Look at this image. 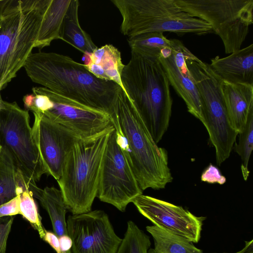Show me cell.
I'll list each match as a JSON object with an SVG mask.
<instances>
[{"mask_svg": "<svg viewBox=\"0 0 253 253\" xmlns=\"http://www.w3.org/2000/svg\"><path fill=\"white\" fill-rule=\"evenodd\" d=\"M4 4V0H0V21L1 17V12Z\"/></svg>", "mask_w": 253, "mask_h": 253, "instance_id": "obj_35", "label": "cell"}, {"mask_svg": "<svg viewBox=\"0 0 253 253\" xmlns=\"http://www.w3.org/2000/svg\"><path fill=\"white\" fill-rule=\"evenodd\" d=\"M20 214V194L0 205V218Z\"/></svg>", "mask_w": 253, "mask_h": 253, "instance_id": "obj_29", "label": "cell"}, {"mask_svg": "<svg viewBox=\"0 0 253 253\" xmlns=\"http://www.w3.org/2000/svg\"><path fill=\"white\" fill-rule=\"evenodd\" d=\"M83 60L85 68L96 78L113 82L123 88L121 77L125 65L117 47L108 44L97 47L84 54Z\"/></svg>", "mask_w": 253, "mask_h": 253, "instance_id": "obj_17", "label": "cell"}, {"mask_svg": "<svg viewBox=\"0 0 253 253\" xmlns=\"http://www.w3.org/2000/svg\"><path fill=\"white\" fill-rule=\"evenodd\" d=\"M23 67L33 82L109 115L121 87L113 82L96 78L84 64L57 53L32 52Z\"/></svg>", "mask_w": 253, "mask_h": 253, "instance_id": "obj_1", "label": "cell"}, {"mask_svg": "<svg viewBox=\"0 0 253 253\" xmlns=\"http://www.w3.org/2000/svg\"><path fill=\"white\" fill-rule=\"evenodd\" d=\"M117 142L141 189L165 188L172 181L167 150L158 146L125 90L121 87L110 115Z\"/></svg>", "mask_w": 253, "mask_h": 253, "instance_id": "obj_2", "label": "cell"}, {"mask_svg": "<svg viewBox=\"0 0 253 253\" xmlns=\"http://www.w3.org/2000/svg\"><path fill=\"white\" fill-rule=\"evenodd\" d=\"M236 253H253V240L246 242L244 248Z\"/></svg>", "mask_w": 253, "mask_h": 253, "instance_id": "obj_33", "label": "cell"}, {"mask_svg": "<svg viewBox=\"0 0 253 253\" xmlns=\"http://www.w3.org/2000/svg\"><path fill=\"white\" fill-rule=\"evenodd\" d=\"M29 190L48 214L54 233L58 237L68 235L65 218L68 210L60 189L54 187L42 189L33 183L29 185Z\"/></svg>", "mask_w": 253, "mask_h": 253, "instance_id": "obj_19", "label": "cell"}, {"mask_svg": "<svg viewBox=\"0 0 253 253\" xmlns=\"http://www.w3.org/2000/svg\"><path fill=\"white\" fill-rule=\"evenodd\" d=\"M71 0H51L43 17L34 48L49 46L55 40L62 39L64 20Z\"/></svg>", "mask_w": 253, "mask_h": 253, "instance_id": "obj_20", "label": "cell"}, {"mask_svg": "<svg viewBox=\"0 0 253 253\" xmlns=\"http://www.w3.org/2000/svg\"><path fill=\"white\" fill-rule=\"evenodd\" d=\"M1 89L0 88V111L3 109L4 107H5V101H3L2 99V98H1V93H0V91H1Z\"/></svg>", "mask_w": 253, "mask_h": 253, "instance_id": "obj_34", "label": "cell"}, {"mask_svg": "<svg viewBox=\"0 0 253 253\" xmlns=\"http://www.w3.org/2000/svg\"><path fill=\"white\" fill-rule=\"evenodd\" d=\"M42 239L49 244L57 253H61L59 237L54 233L45 229V235Z\"/></svg>", "mask_w": 253, "mask_h": 253, "instance_id": "obj_31", "label": "cell"}, {"mask_svg": "<svg viewBox=\"0 0 253 253\" xmlns=\"http://www.w3.org/2000/svg\"><path fill=\"white\" fill-rule=\"evenodd\" d=\"M13 218L6 222L0 221V253H6L7 243L11 231Z\"/></svg>", "mask_w": 253, "mask_h": 253, "instance_id": "obj_30", "label": "cell"}, {"mask_svg": "<svg viewBox=\"0 0 253 253\" xmlns=\"http://www.w3.org/2000/svg\"><path fill=\"white\" fill-rule=\"evenodd\" d=\"M120 11L121 32L128 38L141 34L172 32L205 35L213 32L207 22L182 10L175 0H112Z\"/></svg>", "mask_w": 253, "mask_h": 253, "instance_id": "obj_6", "label": "cell"}, {"mask_svg": "<svg viewBox=\"0 0 253 253\" xmlns=\"http://www.w3.org/2000/svg\"><path fill=\"white\" fill-rule=\"evenodd\" d=\"M180 8L209 23L226 54L241 48L253 23V0H175Z\"/></svg>", "mask_w": 253, "mask_h": 253, "instance_id": "obj_8", "label": "cell"}, {"mask_svg": "<svg viewBox=\"0 0 253 253\" xmlns=\"http://www.w3.org/2000/svg\"><path fill=\"white\" fill-rule=\"evenodd\" d=\"M1 149H2V146H1V144H0V152L1 151Z\"/></svg>", "mask_w": 253, "mask_h": 253, "instance_id": "obj_36", "label": "cell"}, {"mask_svg": "<svg viewBox=\"0 0 253 253\" xmlns=\"http://www.w3.org/2000/svg\"><path fill=\"white\" fill-rule=\"evenodd\" d=\"M51 0H4L0 21V88L16 77L36 42Z\"/></svg>", "mask_w": 253, "mask_h": 253, "instance_id": "obj_4", "label": "cell"}, {"mask_svg": "<svg viewBox=\"0 0 253 253\" xmlns=\"http://www.w3.org/2000/svg\"><path fill=\"white\" fill-rule=\"evenodd\" d=\"M222 90L230 123L239 133L243 130L250 113L253 112V85L222 81Z\"/></svg>", "mask_w": 253, "mask_h": 253, "instance_id": "obj_18", "label": "cell"}, {"mask_svg": "<svg viewBox=\"0 0 253 253\" xmlns=\"http://www.w3.org/2000/svg\"><path fill=\"white\" fill-rule=\"evenodd\" d=\"M238 135L239 141L235 150L241 158V171L246 181L250 174L249 162L253 149V112L250 113L243 130Z\"/></svg>", "mask_w": 253, "mask_h": 253, "instance_id": "obj_26", "label": "cell"}, {"mask_svg": "<svg viewBox=\"0 0 253 253\" xmlns=\"http://www.w3.org/2000/svg\"><path fill=\"white\" fill-rule=\"evenodd\" d=\"M33 114V139L46 174L57 181L61 177L67 155L75 142L81 138L43 114Z\"/></svg>", "mask_w": 253, "mask_h": 253, "instance_id": "obj_14", "label": "cell"}, {"mask_svg": "<svg viewBox=\"0 0 253 253\" xmlns=\"http://www.w3.org/2000/svg\"><path fill=\"white\" fill-rule=\"evenodd\" d=\"M0 111V142L29 183L39 181L46 171L33 137L28 111L16 102L5 101Z\"/></svg>", "mask_w": 253, "mask_h": 253, "instance_id": "obj_9", "label": "cell"}, {"mask_svg": "<svg viewBox=\"0 0 253 253\" xmlns=\"http://www.w3.org/2000/svg\"><path fill=\"white\" fill-rule=\"evenodd\" d=\"M185 62L199 94L202 123L215 148L216 163L220 166L229 157L239 133L230 123L222 90V80L209 64L188 49L185 50Z\"/></svg>", "mask_w": 253, "mask_h": 253, "instance_id": "obj_7", "label": "cell"}, {"mask_svg": "<svg viewBox=\"0 0 253 253\" xmlns=\"http://www.w3.org/2000/svg\"><path fill=\"white\" fill-rule=\"evenodd\" d=\"M60 250L61 252L71 253L70 252L72 247V241L68 235H64L59 237Z\"/></svg>", "mask_w": 253, "mask_h": 253, "instance_id": "obj_32", "label": "cell"}, {"mask_svg": "<svg viewBox=\"0 0 253 253\" xmlns=\"http://www.w3.org/2000/svg\"><path fill=\"white\" fill-rule=\"evenodd\" d=\"M121 79L123 89L158 143L168 129L172 104L170 84L158 59L131 50Z\"/></svg>", "mask_w": 253, "mask_h": 253, "instance_id": "obj_3", "label": "cell"}, {"mask_svg": "<svg viewBox=\"0 0 253 253\" xmlns=\"http://www.w3.org/2000/svg\"><path fill=\"white\" fill-rule=\"evenodd\" d=\"M172 41L171 46L161 51L158 60L169 84L184 100L188 111L202 122L201 104L198 88L186 64V47L177 40Z\"/></svg>", "mask_w": 253, "mask_h": 253, "instance_id": "obj_15", "label": "cell"}, {"mask_svg": "<svg viewBox=\"0 0 253 253\" xmlns=\"http://www.w3.org/2000/svg\"><path fill=\"white\" fill-rule=\"evenodd\" d=\"M132 203L154 225L197 243L206 217L196 216L181 206L140 194Z\"/></svg>", "mask_w": 253, "mask_h": 253, "instance_id": "obj_13", "label": "cell"}, {"mask_svg": "<svg viewBox=\"0 0 253 253\" xmlns=\"http://www.w3.org/2000/svg\"><path fill=\"white\" fill-rule=\"evenodd\" d=\"M20 214L29 222L42 239L45 235V229L42 224V218L33 196L29 189L24 190L20 194Z\"/></svg>", "mask_w": 253, "mask_h": 253, "instance_id": "obj_27", "label": "cell"}, {"mask_svg": "<svg viewBox=\"0 0 253 253\" xmlns=\"http://www.w3.org/2000/svg\"><path fill=\"white\" fill-rule=\"evenodd\" d=\"M33 93L47 95L50 103L42 114L61 125L81 139L100 133L113 125L108 114L85 106L44 87L32 88Z\"/></svg>", "mask_w": 253, "mask_h": 253, "instance_id": "obj_11", "label": "cell"}, {"mask_svg": "<svg viewBox=\"0 0 253 253\" xmlns=\"http://www.w3.org/2000/svg\"><path fill=\"white\" fill-rule=\"evenodd\" d=\"M146 228L154 242V248L148 253H204L189 240L164 228L155 225Z\"/></svg>", "mask_w": 253, "mask_h": 253, "instance_id": "obj_23", "label": "cell"}, {"mask_svg": "<svg viewBox=\"0 0 253 253\" xmlns=\"http://www.w3.org/2000/svg\"><path fill=\"white\" fill-rule=\"evenodd\" d=\"M211 62L210 67L223 81L253 85V44L225 57L216 56Z\"/></svg>", "mask_w": 253, "mask_h": 253, "instance_id": "obj_16", "label": "cell"}, {"mask_svg": "<svg viewBox=\"0 0 253 253\" xmlns=\"http://www.w3.org/2000/svg\"><path fill=\"white\" fill-rule=\"evenodd\" d=\"M60 253H66L65 252H61Z\"/></svg>", "mask_w": 253, "mask_h": 253, "instance_id": "obj_37", "label": "cell"}, {"mask_svg": "<svg viewBox=\"0 0 253 253\" xmlns=\"http://www.w3.org/2000/svg\"><path fill=\"white\" fill-rule=\"evenodd\" d=\"M114 129L112 125L94 136L79 139L67 155L57 181L67 210L73 215L91 211L97 197L106 146Z\"/></svg>", "mask_w": 253, "mask_h": 253, "instance_id": "obj_5", "label": "cell"}, {"mask_svg": "<svg viewBox=\"0 0 253 253\" xmlns=\"http://www.w3.org/2000/svg\"><path fill=\"white\" fill-rule=\"evenodd\" d=\"M30 183L15 166L7 151L0 152V205L8 202L24 190Z\"/></svg>", "mask_w": 253, "mask_h": 253, "instance_id": "obj_21", "label": "cell"}, {"mask_svg": "<svg viewBox=\"0 0 253 253\" xmlns=\"http://www.w3.org/2000/svg\"><path fill=\"white\" fill-rule=\"evenodd\" d=\"M66 224L72 253H116L122 241L102 210L70 215Z\"/></svg>", "mask_w": 253, "mask_h": 253, "instance_id": "obj_12", "label": "cell"}, {"mask_svg": "<svg viewBox=\"0 0 253 253\" xmlns=\"http://www.w3.org/2000/svg\"><path fill=\"white\" fill-rule=\"evenodd\" d=\"M201 180L209 183H218L222 185L226 182V178L221 174L219 169L211 164L203 171Z\"/></svg>", "mask_w": 253, "mask_h": 253, "instance_id": "obj_28", "label": "cell"}, {"mask_svg": "<svg viewBox=\"0 0 253 253\" xmlns=\"http://www.w3.org/2000/svg\"><path fill=\"white\" fill-rule=\"evenodd\" d=\"M150 246L149 237L134 222L128 221L124 237L116 253H148Z\"/></svg>", "mask_w": 253, "mask_h": 253, "instance_id": "obj_25", "label": "cell"}, {"mask_svg": "<svg viewBox=\"0 0 253 253\" xmlns=\"http://www.w3.org/2000/svg\"><path fill=\"white\" fill-rule=\"evenodd\" d=\"M142 191L117 142L114 129L106 146L97 197L124 212L127 205Z\"/></svg>", "mask_w": 253, "mask_h": 253, "instance_id": "obj_10", "label": "cell"}, {"mask_svg": "<svg viewBox=\"0 0 253 253\" xmlns=\"http://www.w3.org/2000/svg\"><path fill=\"white\" fill-rule=\"evenodd\" d=\"M131 50L143 56L158 59L161 51L170 47L172 40L168 39L162 32H153L141 34L127 39Z\"/></svg>", "mask_w": 253, "mask_h": 253, "instance_id": "obj_24", "label": "cell"}, {"mask_svg": "<svg viewBox=\"0 0 253 253\" xmlns=\"http://www.w3.org/2000/svg\"><path fill=\"white\" fill-rule=\"evenodd\" d=\"M79 5V0H71L63 24L62 40L84 54L91 53L97 46L80 24L78 18Z\"/></svg>", "mask_w": 253, "mask_h": 253, "instance_id": "obj_22", "label": "cell"}]
</instances>
